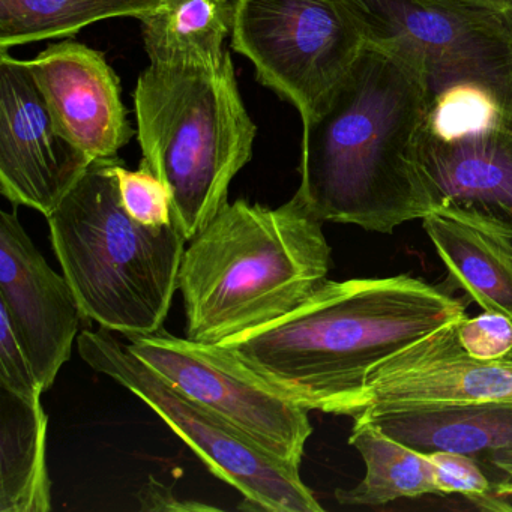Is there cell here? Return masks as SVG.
<instances>
[{
    "label": "cell",
    "instance_id": "1",
    "mask_svg": "<svg viewBox=\"0 0 512 512\" xmlns=\"http://www.w3.org/2000/svg\"><path fill=\"white\" fill-rule=\"evenodd\" d=\"M433 98L415 68L367 44L328 106L302 124L295 194L323 223L382 235L433 214L419 154Z\"/></svg>",
    "mask_w": 512,
    "mask_h": 512
},
{
    "label": "cell",
    "instance_id": "2",
    "mask_svg": "<svg viewBox=\"0 0 512 512\" xmlns=\"http://www.w3.org/2000/svg\"><path fill=\"white\" fill-rule=\"evenodd\" d=\"M464 319L458 299L410 274L325 280L280 319L220 344L290 400L335 415L380 362Z\"/></svg>",
    "mask_w": 512,
    "mask_h": 512
},
{
    "label": "cell",
    "instance_id": "3",
    "mask_svg": "<svg viewBox=\"0 0 512 512\" xmlns=\"http://www.w3.org/2000/svg\"><path fill=\"white\" fill-rule=\"evenodd\" d=\"M331 269L323 221L295 194L280 208L227 203L185 248V337L220 344L280 319Z\"/></svg>",
    "mask_w": 512,
    "mask_h": 512
},
{
    "label": "cell",
    "instance_id": "4",
    "mask_svg": "<svg viewBox=\"0 0 512 512\" xmlns=\"http://www.w3.org/2000/svg\"><path fill=\"white\" fill-rule=\"evenodd\" d=\"M121 161H92L47 221L83 316L131 337L163 329L187 239L175 223L145 226L128 214L116 175Z\"/></svg>",
    "mask_w": 512,
    "mask_h": 512
},
{
    "label": "cell",
    "instance_id": "5",
    "mask_svg": "<svg viewBox=\"0 0 512 512\" xmlns=\"http://www.w3.org/2000/svg\"><path fill=\"white\" fill-rule=\"evenodd\" d=\"M134 106L142 161L169 190L173 223L190 242L229 203L233 178L253 157L257 128L232 55L217 68L149 65Z\"/></svg>",
    "mask_w": 512,
    "mask_h": 512
},
{
    "label": "cell",
    "instance_id": "6",
    "mask_svg": "<svg viewBox=\"0 0 512 512\" xmlns=\"http://www.w3.org/2000/svg\"><path fill=\"white\" fill-rule=\"evenodd\" d=\"M80 358L151 407L205 466L244 496L241 509L322 512L298 467L269 455L220 416L184 397L140 361L112 332L85 331L77 340Z\"/></svg>",
    "mask_w": 512,
    "mask_h": 512
},
{
    "label": "cell",
    "instance_id": "7",
    "mask_svg": "<svg viewBox=\"0 0 512 512\" xmlns=\"http://www.w3.org/2000/svg\"><path fill=\"white\" fill-rule=\"evenodd\" d=\"M232 49L259 83L289 101L302 124L316 118L367 43L341 0H233Z\"/></svg>",
    "mask_w": 512,
    "mask_h": 512
},
{
    "label": "cell",
    "instance_id": "8",
    "mask_svg": "<svg viewBox=\"0 0 512 512\" xmlns=\"http://www.w3.org/2000/svg\"><path fill=\"white\" fill-rule=\"evenodd\" d=\"M368 46L391 53L430 83L512 92V28L458 0H341Z\"/></svg>",
    "mask_w": 512,
    "mask_h": 512
},
{
    "label": "cell",
    "instance_id": "9",
    "mask_svg": "<svg viewBox=\"0 0 512 512\" xmlns=\"http://www.w3.org/2000/svg\"><path fill=\"white\" fill-rule=\"evenodd\" d=\"M125 338L127 349L184 397L220 416L272 457L301 467L313 434L310 410L290 400L224 344L199 343L164 329Z\"/></svg>",
    "mask_w": 512,
    "mask_h": 512
},
{
    "label": "cell",
    "instance_id": "10",
    "mask_svg": "<svg viewBox=\"0 0 512 512\" xmlns=\"http://www.w3.org/2000/svg\"><path fill=\"white\" fill-rule=\"evenodd\" d=\"M0 52V191L47 218L94 160L56 124L28 61Z\"/></svg>",
    "mask_w": 512,
    "mask_h": 512
},
{
    "label": "cell",
    "instance_id": "11",
    "mask_svg": "<svg viewBox=\"0 0 512 512\" xmlns=\"http://www.w3.org/2000/svg\"><path fill=\"white\" fill-rule=\"evenodd\" d=\"M457 326L437 329L380 362L335 415L358 418L428 404L512 401V359L472 358L458 343Z\"/></svg>",
    "mask_w": 512,
    "mask_h": 512
},
{
    "label": "cell",
    "instance_id": "12",
    "mask_svg": "<svg viewBox=\"0 0 512 512\" xmlns=\"http://www.w3.org/2000/svg\"><path fill=\"white\" fill-rule=\"evenodd\" d=\"M0 307L46 392L70 361L85 316L67 278L50 268L17 215L5 211L0 212Z\"/></svg>",
    "mask_w": 512,
    "mask_h": 512
},
{
    "label": "cell",
    "instance_id": "13",
    "mask_svg": "<svg viewBox=\"0 0 512 512\" xmlns=\"http://www.w3.org/2000/svg\"><path fill=\"white\" fill-rule=\"evenodd\" d=\"M433 212L512 238V94L499 118L454 139L422 131Z\"/></svg>",
    "mask_w": 512,
    "mask_h": 512
},
{
    "label": "cell",
    "instance_id": "14",
    "mask_svg": "<svg viewBox=\"0 0 512 512\" xmlns=\"http://www.w3.org/2000/svg\"><path fill=\"white\" fill-rule=\"evenodd\" d=\"M28 65L62 133L91 160L118 157L134 131L119 77L104 53L62 41L50 44Z\"/></svg>",
    "mask_w": 512,
    "mask_h": 512
},
{
    "label": "cell",
    "instance_id": "15",
    "mask_svg": "<svg viewBox=\"0 0 512 512\" xmlns=\"http://www.w3.org/2000/svg\"><path fill=\"white\" fill-rule=\"evenodd\" d=\"M364 416L424 454L460 452L490 461L512 451V401L428 404Z\"/></svg>",
    "mask_w": 512,
    "mask_h": 512
},
{
    "label": "cell",
    "instance_id": "16",
    "mask_svg": "<svg viewBox=\"0 0 512 512\" xmlns=\"http://www.w3.org/2000/svg\"><path fill=\"white\" fill-rule=\"evenodd\" d=\"M448 280L484 311L512 319V251L502 236L448 215L422 220Z\"/></svg>",
    "mask_w": 512,
    "mask_h": 512
},
{
    "label": "cell",
    "instance_id": "17",
    "mask_svg": "<svg viewBox=\"0 0 512 512\" xmlns=\"http://www.w3.org/2000/svg\"><path fill=\"white\" fill-rule=\"evenodd\" d=\"M47 427L41 400L0 388V512L52 511Z\"/></svg>",
    "mask_w": 512,
    "mask_h": 512
},
{
    "label": "cell",
    "instance_id": "18",
    "mask_svg": "<svg viewBox=\"0 0 512 512\" xmlns=\"http://www.w3.org/2000/svg\"><path fill=\"white\" fill-rule=\"evenodd\" d=\"M233 0H164L163 7L140 20L151 65L217 68L226 58L224 41L232 35Z\"/></svg>",
    "mask_w": 512,
    "mask_h": 512
},
{
    "label": "cell",
    "instance_id": "19",
    "mask_svg": "<svg viewBox=\"0 0 512 512\" xmlns=\"http://www.w3.org/2000/svg\"><path fill=\"white\" fill-rule=\"evenodd\" d=\"M349 445L364 460L365 475L355 487L335 491L341 505L382 506L406 497L440 494L428 455L398 442L370 418H353Z\"/></svg>",
    "mask_w": 512,
    "mask_h": 512
},
{
    "label": "cell",
    "instance_id": "20",
    "mask_svg": "<svg viewBox=\"0 0 512 512\" xmlns=\"http://www.w3.org/2000/svg\"><path fill=\"white\" fill-rule=\"evenodd\" d=\"M164 0H0V50L74 37L115 17L145 19Z\"/></svg>",
    "mask_w": 512,
    "mask_h": 512
},
{
    "label": "cell",
    "instance_id": "21",
    "mask_svg": "<svg viewBox=\"0 0 512 512\" xmlns=\"http://www.w3.org/2000/svg\"><path fill=\"white\" fill-rule=\"evenodd\" d=\"M116 175L122 203L134 220L151 227L173 223L169 190L143 161L137 170H128L121 161Z\"/></svg>",
    "mask_w": 512,
    "mask_h": 512
},
{
    "label": "cell",
    "instance_id": "22",
    "mask_svg": "<svg viewBox=\"0 0 512 512\" xmlns=\"http://www.w3.org/2000/svg\"><path fill=\"white\" fill-rule=\"evenodd\" d=\"M433 464L434 482L440 494H461L473 505L493 493V485L479 467V461L460 452L427 454Z\"/></svg>",
    "mask_w": 512,
    "mask_h": 512
},
{
    "label": "cell",
    "instance_id": "23",
    "mask_svg": "<svg viewBox=\"0 0 512 512\" xmlns=\"http://www.w3.org/2000/svg\"><path fill=\"white\" fill-rule=\"evenodd\" d=\"M461 349L475 359L496 361L512 353V319L502 313L484 311L457 326Z\"/></svg>",
    "mask_w": 512,
    "mask_h": 512
},
{
    "label": "cell",
    "instance_id": "24",
    "mask_svg": "<svg viewBox=\"0 0 512 512\" xmlns=\"http://www.w3.org/2000/svg\"><path fill=\"white\" fill-rule=\"evenodd\" d=\"M0 388L26 401L41 400L44 389L34 367L11 325L7 311L0 307Z\"/></svg>",
    "mask_w": 512,
    "mask_h": 512
},
{
    "label": "cell",
    "instance_id": "25",
    "mask_svg": "<svg viewBox=\"0 0 512 512\" xmlns=\"http://www.w3.org/2000/svg\"><path fill=\"white\" fill-rule=\"evenodd\" d=\"M140 511L157 512H202L217 511L218 508L197 500H179L173 493V488L149 476L148 482L137 493Z\"/></svg>",
    "mask_w": 512,
    "mask_h": 512
},
{
    "label": "cell",
    "instance_id": "26",
    "mask_svg": "<svg viewBox=\"0 0 512 512\" xmlns=\"http://www.w3.org/2000/svg\"><path fill=\"white\" fill-rule=\"evenodd\" d=\"M458 2L485 11V13L508 23L512 28V0H458Z\"/></svg>",
    "mask_w": 512,
    "mask_h": 512
},
{
    "label": "cell",
    "instance_id": "27",
    "mask_svg": "<svg viewBox=\"0 0 512 512\" xmlns=\"http://www.w3.org/2000/svg\"><path fill=\"white\" fill-rule=\"evenodd\" d=\"M488 464H491V466L500 470V472L506 476L505 481L512 482V451L496 455V457L491 458V460L488 461Z\"/></svg>",
    "mask_w": 512,
    "mask_h": 512
},
{
    "label": "cell",
    "instance_id": "28",
    "mask_svg": "<svg viewBox=\"0 0 512 512\" xmlns=\"http://www.w3.org/2000/svg\"><path fill=\"white\" fill-rule=\"evenodd\" d=\"M496 235H497V233H496ZM502 238H503V236H502ZM503 239H505L506 244H508V247L511 248V251H512V238H503Z\"/></svg>",
    "mask_w": 512,
    "mask_h": 512
}]
</instances>
